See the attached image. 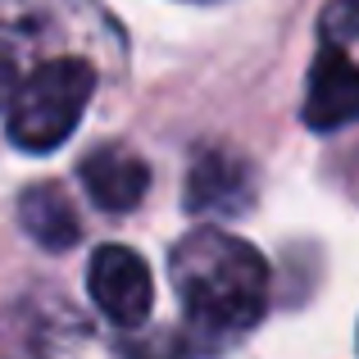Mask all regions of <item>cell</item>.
Listing matches in <instances>:
<instances>
[{"label": "cell", "mask_w": 359, "mask_h": 359, "mask_svg": "<svg viewBox=\"0 0 359 359\" xmlns=\"http://www.w3.org/2000/svg\"><path fill=\"white\" fill-rule=\"evenodd\" d=\"M168 278L201 332H250L269 309V264L250 241L196 228L168 255Z\"/></svg>", "instance_id": "obj_1"}, {"label": "cell", "mask_w": 359, "mask_h": 359, "mask_svg": "<svg viewBox=\"0 0 359 359\" xmlns=\"http://www.w3.org/2000/svg\"><path fill=\"white\" fill-rule=\"evenodd\" d=\"M91 91H96V69L87 60L78 55L46 60L9 96V141L27 155L60 150L87 114Z\"/></svg>", "instance_id": "obj_2"}, {"label": "cell", "mask_w": 359, "mask_h": 359, "mask_svg": "<svg viewBox=\"0 0 359 359\" xmlns=\"http://www.w3.org/2000/svg\"><path fill=\"white\" fill-rule=\"evenodd\" d=\"M87 287L96 309L114 327H141L155 309V287H150V269L132 245H100L87 264Z\"/></svg>", "instance_id": "obj_3"}, {"label": "cell", "mask_w": 359, "mask_h": 359, "mask_svg": "<svg viewBox=\"0 0 359 359\" xmlns=\"http://www.w3.org/2000/svg\"><path fill=\"white\" fill-rule=\"evenodd\" d=\"M359 118V64L346 55V46L327 41L309 69L305 91V123L314 132H332Z\"/></svg>", "instance_id": "obj_4"}, {"label": "cell", "mask_w": 359, "mask_h": 359, "mask_svg": "<svg viewBox=\"0 0 359 359\" xmlns=\"http://www.w3.org/2000/svg\"><path fill=\"white\" fill-rule=\"evenodd\" d=\"M78 177L87 187V196L109 214H128L141 205V196L150 191V168L141 164L132 150L123 146H96L82 155Z\"/></svg>", "instance_id": "obj_5"}, {"label": "cell", "mask_w": 359, "mask_h": 359, "mask_svg": "<svg viewBox=\"0 0 359 359\" xmlns=\"http://www.w3.org/2000/svg\"><path fill=\"white\" fill-rule=\"evenodd\" d=\"M250 201V164L232 150H205L187 173V210L191 214H237Z\"/></svg>", "instance_id": "obj_6"}, {"label": "cell", "mask_w": 359, "mask_h": 359, "mask_svg": "<svg viewBox=\"0 0 359 359\" xmlns=\"http://www.w3.org/2000/svg\"><path fill=\"white\" fill-rule=\"evenodd\" d=\"M18 228L50 255L73 250L78 237H82L78 210H73L69 191H64L60 182H36V187H27V191L18 196Z\"/></svg>", "instance_id": "obj_7"}, {"label": "cell", "mask_w": 359, "mask_h": 359, "mask_svg": "<svg viewBox=\"0 0 359 359\" xmlns=\"http://www.w3.org/2000/svg\"><path fill=\"white\" fill-rule=\"evenodd\" d=\"M323 36L337 46L359 41V0H332L323 9Z\"/></svg>", "instance_id": "obj_8"}, {"label": "cell", "mask_w": 359, "mask_h": 359, "mask_svg": "<svg viewBox=\"0 0 359 359\" xmlns=\"http://www.w3.org/2000/svg\"><path fill=\"white\" fill-rule=\"evenodd\" d=\"M9 91H14V64L9 55H0V105H9Z\"/></svg>", "instance_id": "obj_9"}]
</instances>
